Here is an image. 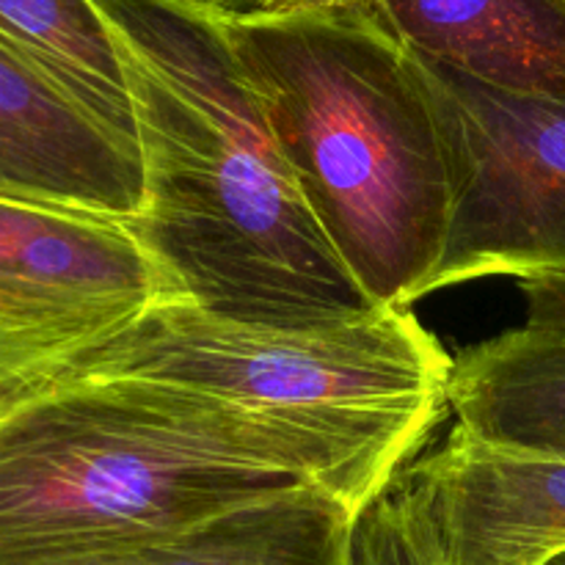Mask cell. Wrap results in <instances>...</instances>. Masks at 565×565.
Here are the masks:
<instances>
[{"mask_svg":"<svg viewBox=\"0 0 565 565\" xmlns=\"http://www.w3.org/2000/svg\"><path fill=\"white\" fill-rule=\"evenodd\" d=\"M406 467L163 381H44L0 401V565H88L303 486L362 513Z\"/></svg>","mask_w":565,"mask_h":565,"instance_id":"obj_1","label":"cell"},{"mask_svg":"<svg viewBox=\"0 0 565 565\" xmlns=\"http://www.w3.org/2000/svg\"><path fill=\"white\" fill-rule=\"evenodd\" d=\"M94 3L125 55L143 160L147 202L127 226L166 298L287 329L373 315L303 204L221 17L180 0Z\"/></svg>","mask_w":565,"mask_h":565,"instance_id":"obj_2","label":"cell"},{"mask_svg":"<svg viewBox=\"0 0 565 565\" xmlns=\"http://www.w3.org/2000/svg\"><path fill=\"white\" fill-rule=\"evenodd\" d=\"M221 25L318 230L375 309H408L450 226L445 147L417 61L373 11Z\"/></svg>","mask_w":565,"mask_h":565,"instance_id":"obj_3","label":"cell"},{"mask_svg":"<svg viewBox=\"0 0 565 565\" xmlns=\"http://www.w3.org/2000/svg\"><path fill=\"white\" fill-rule=\"evenodd\" d=\"M450 373L452 359L408 309L287 329L226 320L166 298L83 348L47 381H163L414 461L450 412Z\"/></svg>","mask_w":565,"mask_h":565,"instance_id":"obj_4","label":"cell"},{"mask_svg":"<svg viewBox=\"0 0 565 565\" xmlns=\"http://www.w3.org/2000/svg\"><path fill=\"white\" fill-rule=\"evenodd\" d=\"M414 61L450 177V226L425 296L489 276L565 274V99Z\"/></svg>","mask_w":565,"mask_h":565,"instance_id":"obj_5","label":"cell"},{"mask_svg":"<svg viewBox=\"0 0 565 565\" xmlns=\"http://www.w3.org/2000/svg\"><path fill=\"white\" fill-rule=\"evenodd\" d=\"M163 298L127 224L0 196V401Z\"/></svg>","mask_w":565,"mask_h":565,"instance_id":"obj_6","label":"cell"},{"mask_svg":"<svg viewBox=\"0 0 565 565\" xmlns=\"http://www.w3.org/2000/svg\"><path fill=\"white\" fill-rule=\"evenodd\" d=\"M450 565H550L565 555V456L491 445L452 428L401 472Z\"/></svg>","mask_w":565,"mask_h":565,"instance_id":"obj_7","label":"cell"},{"mask_svg":"<svg viewBox=\"0 0 565 565\" xmlns=\"http://www.w3.org/2000/svg\"><path fill=\"white\" fill-rule=\"evenodd\" d=\"M0 196L132 224L143 213L136 141L0 44Z\"/></svg>","mask_w":565,"mask_h":565,"instance_id":"obj_8","label":"cell"},{"mask_svg":"<svg viewBox=\"0 0 565 565\" xmlns=\"http://www.w3.org/2000/svg\"><path fill=\"white\" fill-rule=\"evenodd\" d=\"M414 58L524 97L565 99V0H373Z\"/></svg>","mask_w":565,"mask_h":565,"instance_id":"obj_9","label":"cell"},{"mask_svg":"<svg viewBox=\"0 0 565 565\" xmlns=\"http://www.w3.org/2000/svg\"><path fill=\"white\" fill-rule=\"evenodd\" d=\"M359 513L318 486L235 505L88 565H351Z\"/></svg>","mask_w":565,"mask_h":565,"instance_id":"obj_10","label":"cell"},{"mask_svg":"<svg viewBox=\"0 0 565 565\" xmlns=\"http://www.w3.org/2000/svg\"><path fill=\"white\" fill-rule=\"evenodd\" d=\"M456 428L491 445L565 456V334L524 326L452 362Z\"/></svg>","mask_w":565,"mask_h":565,"instance_id":"obj_11","label":"cell"},{"mask_svg":"<svg viewBox=\"0 0 565 565\" xmlns=\"http://www.w3.org/2000/svg\"><path fill=\"white\" fill-rule=\"evenodd\" d=\"M0 44L138 143L125 55L94 0H0Z\"/></svg>","mask_w":565,"mask_h":565,"instance_id":"obj_12","label":"cell"},{"mask_svg":"<svg viewBox=\"0 0 565 565\" xmlns=\"http://www.w3.org/2000/svg\"><path fill=\"white\" fill-rule=\"evenodd\" d=\"M351 565H450L428 513L401 475L356 516Z\"/></svg>","mask_w":565,"mask_h":565,"instance_id":"obj_13","label":"cell"},{"mask_svg":"<svg viewBox=\"0 0 565 565\" xmlns=\"http://www.w3.org/2000/svg\"><path fill=\"white\" fill-rule=\"evenodd\" d=\"M519 290L527 303V326L565 334V274L524 276Z\"/></svg>","mask_w":565,"mask_h":565,"instance_id":"obj_14","label":"cell"},{"mask_svg":"<svg viewBox=\"0 0 565 565\" xmlns=\"http://www.w3.org/2000/svg\"><path fill=\"white\" fill-rule=\"evenodd\" d=\"M373 11V0H254L252 17L287 20V17H326Z\"/></svg>","mask_w":565,"mask_h":565,"instance_id":"obj_15","label":"cell"},{"mask_svg":"<svg viewBox=\"0 0 565 565\" xmlns=\"http://www.w3.org/2000/svg\"><path fill=\"white\" fill-rule=\"evenodd\" d=\"M199 11H207L213 17H252L254 0H180Z\"/></svg>","mask_w":565,"mask_h":565,"instance_id":"obj_16","label":"cell"},{"mask_svg":"<svg viewBox=\"0 0 565 565\" xmlns=\"http://www.w3.org/2000/svg\"><path fill=\"white\" fill-rule=\"evenodd\" d=\"M550 565H565V555H561V557H557V561H552Z\"/></svg>","mask_w":565,"mask_h":565,"instance_id":"obj_17","label":"cell"}]
</instances>
